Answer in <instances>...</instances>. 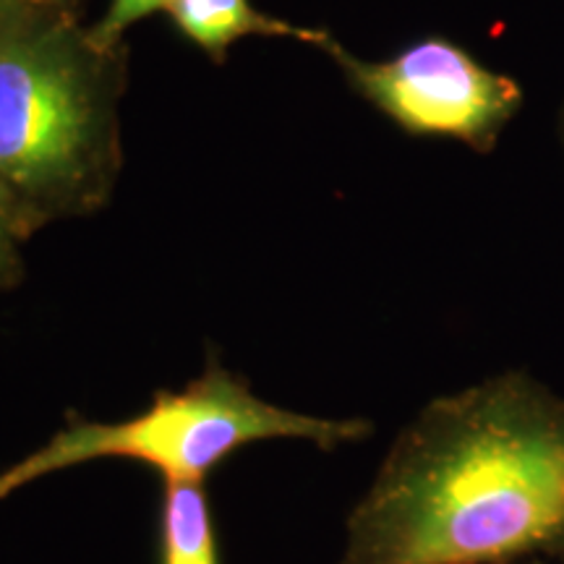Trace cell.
Instances as JSON below:
<instances>
[{"label":"cell","instance_id":"3957f363","mask_svg":"<svg viewBox=\"0 0 564 564\" xmlns=\"http://www.w3.org/2000/svg\"><path fill=\"white\" fill-rule=\"evenodd\" d=\"M102 102L87 58L45 37L0 47V178L79 207L97 186Z\"/></svg>","mask_w":564,"mask_h":564},{"label":"cell","instance_id":"277c9868","mask_svg":"<svg viewBox=\"0 0 564 564\" xmlns=\"http://www.w3.org/2000/svg\"><path fill=\"white\" fill-rule=\"evenodd\" d=\"M350 87L413 137H449L474 152H491L523 108L520 82L486 68L463 45L429 34L384 61H361L329 37Z\"/></svg>","mask_w":564,"mask_h":564},{"label":"cell","instance_id":"7a4b0ae2","mask_svg":"<svg viewBox=\"0 0 564 564\" xmlns=\"http://www.w3.org/2000/svg\"><path fill=\"white\" fill-rule=\"evenodd\" d=\"M364 419H319L257 398L249 384L212 366L181 392H160L150 411L100 423L70 415L58 434L0 470V502L40 478L91 460L123 457L152 465L165 484H202L225 457L253 442L301 440L319 449L361 442Z\"/></svg>","mask_w":564,"mask_h":564},{"label":"cell","instance_id":"ba28073f","mask_svg":"<svg viewBox=\"0 0 564 564\" xmlns=\"http://www.w3.org/2000/svg\"><path fill=\"white\" fill-rule=\"evenodd\" d=\"M9 251H11V246H9V241H6L3 225H0V270H3V267L9 264Z\"/></svg>","mask_w":564,"mask_h":564},{"label":"cell","instance_id":"5b68a950","mask_svg":"<svg viewBox=\"0 0 564 564\" xmlns=\"http://www.w3.org/2000/svg\"><path fill=\"white\" fill-rule=\"evenodd\" d=\"M167 11H171L175 26L215 58H223L232 42L249 37V34L295 37L316 42V45H322V40L327 37L324 32L301 30V26L267 17L253 9L251 0H173Z\"/></svg>","mask_w":564,"mask_h":564},{"label":"cell","instance_id":"52a82bcc","mask_svg":"<svg viewBox=\"0 0 564 564\" xmlns=\"http://www.w3.org/2000/svg\"><path fill=\"white\" fill-rule=\"evenodd\" d=\"M173 0H110V9L105 13L102 24L91 32V47L95 51H108L121 40V34L137 24L139 19L150 17L158 9H171Z\"/></svg>","mask_w":564,"mask_h":564},{"label":"cell","instance_id":"8992f818","mask_svg":"<svg viewBox=\"0 0 564 564\" xmlns=\"http://www.w3.org/2000/svg\"><path fill=\"white\" fill-rule=\"evenodd\" d=\"M162 564H217L215 531L202 484H165Z\"/></svg>","mask_w":564,"mask_h":564},{"label":"cell","instance_id":"30bf717a","mask_svg":"<svg viewBox=\"0 0 564 564\" xmlns=\"http://www.w3.org/2000/svg\"><path fill=\"white\" fill-rule=\"evenodd\" d=\"M531 564H544V562H531Z\"/></svg>","mask_w":564,"mask_h":564},{"label":"cell","instance_id":"9c48e42d","mask_svg":"<svg viewBox=\"0 0 564 564\" xmlns=\"http://www.w3.org/2000/svg\"><path fill=\"white\" fill-rule=\"evenodd\" d=\"M560 121H562V126H560V131H562V139H564V108H562V118H560Z\"/></svg>","mask_w":564,"mask_h":564},{"label":"cell","instance_id":"6da1fadb","mask_svg":"<svg viewBox=\"0 0 564 564\" xmlns=\"http://www.w3.org/2000/svg\"><path fill=\"white\" fill-rule=\"evenodd\" d=\"M564 562V400L507 371L434 400L348 520L343 564Z\"/></svg>","mask_w":564,"mask_h":564}]
</instances>
